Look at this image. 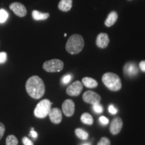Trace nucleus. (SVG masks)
Wrapping results in <instances>:
<instances>
[{
  "label": "nucleus",
  "mask_w": 145,
  "mask_h": 145,
  "mask_svg": "<svg viewBox=\"0 0 145 145\" xmlns=\"http://www.w3.org/2000/svg\"><path fill=\"white\" fill-rule=\"evenodd\" d=\"M139 67L143 72H145V61H142L139 63Z\"/></svg>",
  "instance_id": "obj_30"
},
{
  "label": "nucleus",
  "mask_w": 145,
  "mask_h": 145,
  "mask_svg": "<svg viewBox=\"0 0 145 145\" xmlns=\"http://www.w3.org/2000/svg\"><path fill=\"white\" fill-rule=\"evenodd\" d=\"M102 82L106 88L113 91H118L122 88V82L120 77L114 72H106L102 76Z\"/></svg>",
  "instance_id": "obj_3"
},
{
  "label": "nucleus",
  "mask_w": 145,
  "mask_h": 145,
  "mask_svg": "<svg viewBox=\"0 0 145 145\" xmlns=\"http://www.w3.org/2000/svg\"><path fill=\"white\" fill-rule=\"evenodd\" d=\"M10 9L12 11H13L14 13L16 16L21 18L24 17L27 14V10L24 5L19 2H14L11 3Z\"/></svg>",
  "instance_id": "obj_9"
},
{
  "label": "nucleus",
  "mask_w": 145,
  "mask_h": 145,
  "mask_svg": "<svg viewBox=\"0 0 145 145\" xmlns=\"http://www.w3.org/2000/svg\"><path fill=\"white\" fill-rule=\"evenodd\" d=\"M118 19V14L116 12H112L111 13L109 14L108 18L105 21V25L108 27L112 26L116 23Z\"/></svg>",
  "instance_id": "obj_16"
},
{
  "label": "nucleus",
  "mask_w": 145,
  "mask_h": 145,
  "mask_svg": "<svg viewBox=\"0 0 145 145\" xmlns=\"http://www.w3.org/2000/svg\"><path fill=\"white\" fill-rule=\"evenodd\" d=\"M42 67L48 72H60L64 68V63L59 59H51L46 61L43 64Z\"/></svg>",
  "instance_id": "obj_5"
},
{
  "label": "nucleus",
  "mask_w": 145,
  "mask_h": 145,
  "mask_svg": "<svg viewBox=\"0 0 145 145\" xmlns=\"http://www.w3.org/2000/svg\"><path fill=\"white\" fill-rule=\"evenodd\" d=\"M7 60V53L5 52H0V64L4 63Z\"/></svg>",
  "instance_id": "obj_25"
},
{
  "label": "nucleus",
  "mask_w": 145,
  "mask_h": 145,
  "mask_svg": "<svg viewBox=\"0 0 145 145\" xmlns=\"http://www.w3.org/2000/svg\"><path fill=\"white\" fill-rule=\"evenodd\" d=\"M84 47V40L79 34H73L70 36L66 44L67 51L71 54L79 53Z\"/></svg>",
  "instance_id": "obj_2"
},
{
  "label": "nucleus",
  "mask_w": 145,
  "mask_h": 145,
  "mask_svg": "<svg viewBox=\"0 0 145 145\" xmlns=\"http://www.w3.org/2000/svg\"><path fill=\"white\" fill-rule=\"evenodd\" d=\"M124 72L128 77H135L138 72V69L135 63H128L124 65Z\"/></svg>",
  "instance_id": "obj_12"
},
{
  "label": "nucleus",
  "mask_w": 145,
  "mask_h": 145,
  "mask_svg": "<svg viewBox=\"0 0 145 145\" xmlns=\"http://www.w3.org/2000/svg\"><path fill=\"white\" fill-rule=\"evenodd\" d=\"M81 121L83 124L92 125L93 123V118L89 113H83L81 116Z\"/></svg>",
  "instance_id": "obj_18"
},
{
  "label": "nucleus",
  "mask_w": 145,
  "mask_h": 145,
  "mask_svg": "<svg viewBox=\"0 0 145 145\" xmlns=\"http://www.w3.org/2000/svg\"><path fill=\"white\" fill-rule=\"evenodd\" d=\"M72 75L68 74V75L63 76L62 79H61V81H62L63 84H68V83L72 80Z\"/></svg>",
  "instance_id": "obj_23"
},
{
  "label": "nucleus",
  "mask_w": 145,
  "mask_h": 145,
  "mask_svg": "<svg viewBox=\"0 0 145 145\" xmlns=\"http://www.w3.org/2000/svg\"><path fill=\"white\" fill-rule=\"evenodd\" d=\"M75 132L76 136H77L79 138H80L83 140H88L89 137V134L87 132L85 131L84 130L81 129V128H76Z\"/></svg>",
  "instance_id": "obj_19"
},
{
  "label": "nucleus",
  "mask_w": 145,
  "mask_h": 145,
  "mask_svg": "<svg viewBox=\"0 0 145 145\" xmlns=\"http://www.w3.org/2000/svg\"><path fill=\"white\" fill-rule=\"evenodd\" d=\"M110 42L109 36L106 33H100L97 36L96 40V44L100 48H105L108 46Z\"/></svg>",
  "instance_id": "obj_13"
},
{
  "label": "nucleus",
  "mask_w": 145,
  "mask_h": 145,
  "mask_svg": "<svg viewBox=\"0 0 145 145\" xmlns=\"http://www.w3.org/2000/svg\"><path fill=\"white\" fill-rule=\"evenodd\" d=\"M123 122L122 120L120 117L115 118L111 123L110 125V132L114 135H116L120 132L122 128Z\"/></svg>",
  "instance_id": "obj_11"
},
{
  "label": "nucleus",
  "mask_w": 145,
  "mask_h": 145,
  "mask_svg": "<svg viewBox=\"0 0 145 145\" xmlns=\"http://www.w3.org/2000/svg\"><path fill=\"white\" fill-rule=\"evenodd\" d=\"M92 109L95 113L97 114H101L104 111V108H103L102 106H101L99 104H93V107H92Z\"/></svg>",
  "instance_id": "obj_22"
},
{
  "label": "nucleus",
  "mask_w": 145,
  "mask_h": 145,
  "mask_svg": "<svg viewBox=\"0 0 145 145\" xmlns=\"http://www.w3.org/2000/svg\"><path fill=\"white\" fill-rule=\"evenodd\" d=\"M5 131V127L3 123L0 122V140L2 138Z\"/></svg>",
  "instance_id": "obj_26"
},
{
  "label": "nucleus",
  "mask_w": 145,
  "mask_h": 145,
  "mask_svg": "<svg viewBox=\"0 0 145 145\" xmlns=\"http://www.w3.org/2000/svg\"><path fill=\"white\" fill-rule=\"evenodd\" d=\"M83 99L85 102L89 104H99L101 101V96L98 93L92 91H86L83 95Z\"/></svg>",
  "instance_id": "obj_6"
},
{
  "label": "nucleus",
  "mask_w": 145,
  "mask_h": 145,
  "mask_svg": "<svg viewBox=\"0 0 145 145\" xmlns=\"http://www.w3.org/2000/svg\"><path fill=\"white\" fill-rule=\"evenodd\" d=\"M99 120L101 124L103 125H107L109 123V120L105 116H101Z\"/></svg>",
  "instance_id": "obj_29"
},
{
  "label": "nucleus",
  "mask_w": 145,
  "mask_h": 145,
  "mask_svg": "<svg viewBox=\"0 0 145 145\" xmlns=\"http://www.w3.org/2000/svg\"><path fill=\"white\" fill-rule=\"evenodd\" d=\"M49 116L50 121L53 123V124H58L61 122L63 119V115L62 112H61V110L57 108H51L50 111L48 114Z\"/></svg>",
  "instance_id": "obj_10"
},
{
  "label": "nucleus",
  "mask_w": 145,
  "mask_h": 145,
  "mask_svg": "<svg viewBox=\"0 0 145 145\" xmlns=\"http://www.w3.org/2000/svg\"><path fill=\"white\" fill-rule=\"evenodd\" d=\"M108 111L111 114H116L118 112V110L115 108L114 105L112 104L108 107Z\"/></svg>",
  "instance_id": "obj_28"
},
{
  "label": "nucleus",
  "mask_w": 145,
  "mask_h": 145,
  "mask_svg": "<svg viewBox=\"0 0 145 145\" xmlns=\"http://www.w3.org/2000/svg\"><path fill=\"white\" fill-rule=\"evenodd\" d=\"M26 89L28 95L32 98L40 99L45 93L44 83L39 76H32L26 81Z\"/></svg>",
  "instance_id": "obj_1"
},
{
  "label": "nucleus",
  "mask_w": 145,
  "mask_h": 145,
  "mask_svg": "<svg viewBox=\"0 0 145 145\" xmlns=\"http://www.w3.org/2000/svg\"><path fill=\"white\" fill-rule=\"evenodd\" d=\"M32 18L35 20H44L49 17L48 13H42L37 10H34L32 12Z\"/></svg>",
  "instance_id": "obj_17"
},
{
  "label": "nucleus",
  "mask_w": 145,
  "mask_h": 145,
  "mask_svg": "<svg viewBox=\"0 0 145 145\" xmlns=\"http://www.w3.org/2000/svg\"><path fill=\"white\" fill-rule=\"evenodd\" d=\"M6 145H18V140L14 135H9L6 138Z\"/></svg>",
  "instance_id": "obj_20"
},
{
  "label": "nucleus",
  "mask_w": 145,
  "mask_h": 145,
  "mask_svg": "<svg viewBox=\"0 0 145 145\" xmlns=\"http://www.w3.org/2000/svg\"><path fill=\"white\" fill-rule=\"evenodd\" d=\"M30 136H31V137H32V138H37V137H38L37 132L34 131V128H32L31 131H30Z\"/></svg>",
  "instance_id": "obj_31"
},
{
  "label": "nucleus",
  "mask_w": 145,
  "mask_h": 145,
  "mask_svg": "<svg viewBox=\"0 0 145 145\" xmlns=\"http://www.w3.org/2000/svg\"><path fill=\"white\" fill-rule=\"evenodd\" d=\"M97 145H110V141L106 137H103L99 140Z\"/></svg>",
  "instance_id": "obj_24"
},
{
  "label": "nucleus",
  "mask_w": 145,
  "mask_h": 145,
  "mask_svg": "<svg viewBox=\"0 0 145 145\" xmlns=\"http://www.w3.org/2000/svg\"><path fill=\"white\" fill-rule=\"evenodd\" d=\"M22 142L24 145H34L33 142L31 140L28 138V137H24L22 138Z\"/></svg>",
  "instance_id": "obj_27"
},
{
  "label": "nucleus",
  "mask_w": 145,
  "mask_h": 145,
  "mask_svg": "<svg viewBox=\"0 0 145 145\" xmlns=\"http://www.w3.org/2000/svg\"><path fill=\"white\" fill-rule=\"evenodd\" d=\"M75 103L71 99H66L62 105L63 114L66 116L71 117L75 113Z\"/></svg>",
  "instance_id": "obj_8"
},
{
  "label": "nucleus",
  "mask_w": 145,
  "mask_h": 145,
  "mask_svg": "<svg viewBox=\"0 0 145 145\" xmlns=\"http://www.w3.org/2000/svg\"><path fill=\"white\" fill-rule=\"evenodd\" d=\"M52 104V102L46 99L40 101L34 109V116L38 118H46L51 110Z\"/></svg>",
  "instance_id": "obj_4"
},
{
  "label": "nucleus",
  "mask_w": 145,
  "mask_h": 145,
  "mask_svg": "<svg viewBox=\"0 0 145 145\" xmlns=\"http://www.w3.org/2000/svg\"><path fill=\"white\" fill-rule=\"evenodd\" d=\"M83 91L82 83L79 81H77L72 83L71 85L67 88L66 93L70 96H78Z\"/></svg>",
  "instance_id": "obj_7"
},
{
  "label": "nucleus",
  "mask_w": 145,
  "mask_h": 145,
  "mask_svg": "<svg viewBox=\"0 0 145 145\" xmlns=\"http://www.w3.org/2000/svg\"><path fill=\"white\" fill-rule=\"evenodd\" d=\"M72 0H61L59 3V9L63 12H68L72 8Z\"/></svg>",
  "instance_id": "obj_14"
},
{
  "label": "nucleus",
  "mask_w": 145,
  "mask_h": 145,
  "mask_svg": "<svg viewBox=\"0 0 145 145\" xmlns=\"http://www.w3.org/2000/svg\"><path fill=\"white\" fill-rule=\"evenodd\" d=\"M8 18V14L3 9L0 10V23H3L7 20Z\"/></svg>",
  "instance_id": "obj_21"
},
{
  "label": "nucleus",
  "mask_w": 145,
  "mask_h": 145,
  "mask_svg": "<svg viewBox=\"0 0 145 145\" xmlns=\"http://www.w3.org/2000/svg\"><path fill=\"white\" fill-rule=\"evenodd\" d=\"M82 83L85 86L88 88H95L98 86L97 81L91 77H84L82 79Z\"/></svg>",
  "instance_id": "obj_15"
},
{
  "label": "nucleus",
  "mask_w": 145,
  "mask_h": 145,
  "mask_svg": "<svg viewBox=\"0 0 145 145\" xmlns=\"http://www.w3.org/2000/svg\"><path fill=\"white\" fill-rule=\"evenodd\" d=\"M81 145H91L90 143H85V144H83Z\"/></svg>",
  "instance_id": "obj_32"
}]
</instances>
